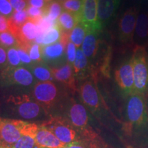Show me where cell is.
I'll use <instances>...</instances> for the list:
<instances>
[{"instance_id": "30", "label": "cell", "mask_w": 148, "mask_h": 148, "mask_svg": "<svg viewBox=\"0 0 148 148\" xmlns=\"http://www.w3.org/2000/svg\"><path fill=\"white\" fill-rule=\"evenodd\" d=\"M20 60L17 49L16 47L8 48L7 50V65L9 67H17Z\"/></svg>"}, {"instance_id": "7", "label": "cell", "mask_w": 148, "mask_h": 148, "mask_svg": "<svg viewBox=\"0 0 148 148\" xmlns=\"http://www.w3.org/2000/svg\"><path fill=\"white\" fill-rule=\"evenodd\" d=\"M114 79L123 94L126 97L134 92L132 56L123 61L114 71Z\"/></svg>"}, {"instance_id": "41", "label": "cell", "mask_w": 148, "mask_h": 148, "mask_svg": "<svg viewBox=\"0 0 148 148\" xmlns=\"http://www.w3.org/2000/svg\"><path fill=\"white\" fill-rule=\"evenodd\" d=\"M0 148H11V147H6V146L0 145Z\"/></svg>"}, {"instance_id": "39", "label": "cell", "mask_w": 148, "mask_h": 148, "mask_svg": "<svg viewBox=\"0 0 148 148\" xmlns=\"http://www.w3.org/2000/svg\"><path fill=\"white\" fill-rule=\"evenodd\" d=\"M46 3L44 0H29L28 1L29 5L38 8L40 9H43L45 6Z\"/></svg>"}, {"instance_id": "40", "label": "cell", "mask_w": 148, "mask_h": 148, "mask_svg": "<svg viewBox=\"0 0 148 148\" xmlns=\"http://www.w3.org/2000/svg\"><path fill=\"white\" fill-rule=\"evenodd\" d=\"M62 148H86L84 146H83L80 144H75V143H71L66 144Z\"/></svg>"}, {"instance_id": "44", "label": "cell", "mask_w": 148, "mask_h": 148, "mask_svg": "<svg viewBox=\"0 0 148 148\" xmlns=\"http://www.w3.org/2000/svg\"><path fill=\"white\" fill-rule=\"evenodd\" d=\"M25 1H27V3H28V1H29V0H25Z\"/></svg>"}, {"instance_id": "14", "label": "cell", "mask_w": 148, "mask_h": 148, "mask_svg": "<svg viewBox=\"0 0 148 148\" xmlns=\"http://www.w3.org/2000/svg\"><path fill=\"white\" fill-rule=\"evenodd\" d=\"M50 71L53 79L62 83L73 93L77 91L75 77L72 65L66 62L65 65L61 67H51Z\"/></svg>"}, {"instance_id": "27", "label": "cell", "mask_w": 148, "mask_h": 148, "mask_svg": "<svg viewBox=\"0 0 148 148\" xmlns=\"http://www.w3.org/2000/svg\"><path fill=\"white\" fill-rule=\"evenodd\" d=\"M18 45L17 40L12 33L9 31L0 32V47L8 49L10 47H16Z\"/></svg>"}, {"instance_id": "37", "label": "cell", "mask_w": 148, "mask_h": 148, "mask_svg": "<svg viewBox=\"0 0 148 148\" xmlns=\"http://www.w3.org/2000/svg\"><path fill=\"white\" fill-rule=\"evenodd\" d=\"M10 29L8 17L0 14V32H7Z\"/></svg>"}, {"instance_id": "4", "label": "cell", "mask_w": 148, "mask_h": 148, "mask_svg": "<svg viewBox=\"0 0 148 148\" xmlns=\"http://www.w3.org/2000/svg\"><path fill=\"white\" fill-rule=\"evenodd\" d=\"M8 101L12 105L18 115L24 119H38L47 111L34 99L27 95L10 96Z\"/></svg>"}, {"instance_id": "9", "label": "cell", "mask_w": 148, "mask_h": 148, "mask_svg": "<svg viewBox=\"0 0 148 148\" xmlns=\"http://www.w3.org/2000/svg\"><path fill=\"white\" fill-rule=\"evenodd\" d=\"M1 80L6 84H18L23 86H30L34 82L32 73L21 66H5L0 73Z\"/></svg>"}, {"instance_id": "21", "label": "cell", "mask_w": 148, "mask_h": 148, "mask_svg": "<svg viewBox=\"0 0 148 148\" xmlns=\"http://www.w3.org/2000/svg\"><path fill=\"white\" fill-rule=\"evenodd\" d=\"M135 35L140 41L146 40L148 38V12L138 13L136 19Z\"/></svg>"}, {"instance_id": "5", "label": "cell", "mask_w": 148, "mask_h": 148, "mask_svg": "<svg viewBox=\"0 0 148 148\" xmlns=\"http://www.w3.org/2000/svg\"><path fill=\"white\" fill-rule=\"evenodd\" d=\"M33 97L47 111L53 108L58 103L60 97L58 86L51 81L39 82L35 84Z\"/></svg>"}, {"instance_id": "36", "label": "cell", "mask_w": 148, "mask_h": 148, "mask_svg": "<svg viewBox=\"0 0 148 148\" xmlns=\"http://www.w3.org/2000/svg\"><path fill=\"white\" fill-rule=\"evenodd\" d=\"M16 48L17 49L18 53V56H19V58L21 62L25 64H32V60H31L29 55L28 54V51L20 47H16Z\"/></svg>"}, {"instance_id": "22", "label": "cell", "mask_w": 148, "mask_h": 148, "mask_svg": "<svg viewBox=\"0 0 148 148\" xmlns=\"http://www.w3.org/2000/svg\"><path fill=\"white\" fill-rule=\"evenodd\" d=\"M88 31V27L82 21H79L70 32L69 40L78 49L82 46Z\"/></svg>"}, {"instance_id": "26", "label": "cell", "mask_w": 148, "mask_h": 148, "mask_svg": "<svg viewBox=\"0 0 148 148\" xmlns=\"http://www.w3.org/2000/svg\"><path fill=\"white\" fill-rule=\"evenodd\" d=\"M60 3L65 11L82 16L83 0H66Z\"/></svg>"}, {"instance_id": "18", "label": "cell", "mask_w": 148, "mask_h": 148, "mask_svg": "<svg viewBox=\"0 0 148 148\" xmlns=\"http://www.w3.org/2000/svg\"><path fill=\"white\" fill-rule=\"evenodd\" d=\"M66 48L60 40L51 45L41 47L40 50L42 60L49 63H57L59 60L65 57L64 51Z\"/></svg>"}, {"instance_id": "25", "label": "cell", "mask_w": 148, "mask_h": 148, "mask_svg": "<svg viewBox=\"0 0 148 148\" xmlns=\"http://www.w3.org/2000/svg\"><path fill=\"white\" fill-rule=\"evenodd\" d=\"M60 36L61 30L58 25L56 24L55 27L49 29V30L45 32L43 36H42V40L40 46L43 47V46L51 45V44L58 42V40H60Z\"/></svg>"}, {"instance_id": "24", "label": "cell", "mask_w": 148, "mask_h": 148, "mask_svg": "<svg viewBox=\"0 0 148 148\" xmlns=\"http://www.w3.org/2000/svg\"><path fill=\"white\" fill-rule=\"evenodd\" d=\"M31 70L35 77L40 82L51 81L53 79L50 69H48L46 66H42L40 64L32 65Z\"/></svg>"}, {"instance_id": "23", "label": "cell", "mask_w": 148, "mask_h": 148, "mask_svg": "<svg viewBox=\"0 0 148 148\" xmlns=\"http://www.w3.org/2000/svg\"><path fill=\"white\" fill-rule=\"evenodd\" d=\"M62 5L60 1L58 0L50 1V2L46 3L45 6L44 7L43 16H47L53 21H57V19L60 16L62 13Z\"/></svg>"}, {"instance_id": "29", "label": "cell", "mask_w": 148, "mask_h": 148, "mask_svg": "<svg viewBox=\"0 0 148 148\" xmlns=\"http://www.w3.org/2000/svg\"><path fill=\"white\" fill-rule=\"evenodd\" d=\"M11 148H42L37 145L34 138L28 136H22L16 143L12 145Z\"/></svg>"}, {"instance_id": "17", "label": "cell", "mask_w": 148, "mask_h": 148, "mask_svg": "<svg viewBox=\"0 0 148 148\" xmlns=\"http://www.w3.org/2000/svg\"><path fill=\"white\" fill-rule=\"evenodd\" d=\"M99 32V31L88 29L82 45L81 46L82 51L88 58L89 62L95 60L99 52L101 44Z\"/></svg>"}, {"instance_id": "15", "label": "cell", "mask_w": 148, "mask_h": 148, "mask_svg": "<svg viewBox=\"0 0 148 148\" xmlns=\"http://www.w3.org/2000/svg\"><path fill=\"white\" fill-rule=\"evenodd\" d=\"M33 138L37 145L42 148H62L65 145L51 131L40 124L38 125Z\"/></svg>"}, {"instance_id": "33", "label": "cell", "mask_w": 148, "mask_h": 148, "mask_svg": "<svg viewBox=\"0 0 148 148\" xmlns=\"http://www.w3.org/2000/svg\"><path fill=\"white\" fill-rule=\"evenodd\" d=\"M14 11L8 0H0V14H2L6 17H10Z\"/></svg>"}, {"instance_id": "10", "label": "cell", "mask_w": 148, "mask_h": 148, "mask_svg": "<svg viewBox=\"0 0 148 148\" xmlns=\"http://www.w3.org/2000/svg\"><path fill=\"white\" fill-rule=\"evenodd\" d=\"M66 118L70 121L77 132L86 128L90 125L89 116L84 105L71 99L66 108Z\"/></svg>"}, {"instance_id": "8", "label": "cell", "mask_w": 148, "mask_h": 148, "mask_svg": "<svg viewBox=\"0 0 148 148\" xmlns=\"http://www.w3.org/2000/svg\"><path fill=\"white\" fill-rule=\"evenodd\" d=\"M79 94L83 103L92 113L97 114L100 112L102 99L93 81H84L79 87Z\"/></svg>"}, {"instance_id": "19", "label": "cell", "mask_w": 148, "mask_h": 148, "mask_svg": "<svg viewBox=\"0 0 148 148\" xmlns=\"http://www.w3.org/2000/svg\"><path fill=\"white\" fill-rule=\"evenodd\" d=\"M86 56L84 55L82 49H77L76 56L73 64V69L75 77L77 78H85L86 77V74L90 71L95 74V71L91 69V65Z\"/></svg>"}, {"instance_id": "6", "label": "cell", "mask_w": 148, "mask_h": 148, "mask_svg": "<svg viewBox=\"0 0 148 148\" xmlns=\"http://www.w3.org/2000/svg\"><path fill=\"white\" fill-rule=\"evenodd\" d=\"M138 15V9L132 6L125 10L119 18L118 32L120 42L125 45H132L134 43L136 19Z\"/></svg>"}, {"instance_id": "38", "label": "cell", "mask_w": 148, "mask_h": 148, "mask_svg": "<svg viewBox=\"0 0 148 148\" xmlns=\"http://www.w3.org/2000/svg\"><path fill=\"white\" fill-rule=\"evenodd\" d=\"M7 65V51L5 48L0 47V68L3 69Z\"/></svg>"}, {"instance_id": "16", "label": "cell", "mask_w": 148, "mask_h": 148, "mask_svg": "<svg viewBox=\"0 0 148 148\" xmlns=\"http://www.w3.org/2000/svg\"><path fill=\"white\" fill-rule=\"evenodd\" d=\"M120 3V0H98V21L103 28L115 14Z\"/></svg>"}, {"instance_id": "2", "label": "cell", "mask_w": 148, "mask_h": 148, "mask_svg": "<svg viewBox=\"0 0 148 148\" xmlns=\"http://www.w3.org/2000/svg\"><path fill=\"white\" fill-rule=\"evenodd\" d=\"M134 92L148 96V53L143 46H135L132 56Z\"/></svg>"}, {"instance_id": "13", "label": "cell", "mask_w": 148, "mask_h": 148, "mask_svg": "<svg viewBox=\"0 0 148 148\" xmlns=\"http://www.w3.org/2000/svg\"><path fill=\"white\" fill-rule=\"evenodd\" d=\"M98 0H83L82 21L90 30L100 31L102 29L98 21Z\"/></svg>"}, {"instance_id": "35", "label": "cell", "mask_w": 148, "mask_h": 148, "mask_svg": "<svg viewBox=\"0 0 148 148\" xmlns=\"http://www.w3.org/2000/svg\"><path fill=\"white\" fill-rule=\"evenodd\" d=\"M14 11L25 10L28 6V3L25 0H8Z\"/></svg>"}, {"instance_id": "12", "label": "cell", "mask_w": 148, "mask_h": 148, "mask_svg": "<svg viewBox=\"0 0 148 148\" xmlns=\"http://www.w3.org/2000/svg\"><path fill=\"white\" fill-rule=\"evenodd\" d=\"M22 136L14 119L0 116V145L10 147Z\"/></svg>"}, {"instance_id": "11", "label": "cell", "mask_w": 148, "mask_h": 148, "mask_svg": "<svg viewBox=\"0 0 148 148\" xmlns=\"http://www.w3.org/2000/svg\"><path fill=\"white\" fill-rule=\"evenodd\" d=\"M40 32H40L38 25L29 18L14 35L18 41L17 47L23 48L29 52L30 46L35 43L36 37Z\"/></svg>"}, {"instance_id": "28", "label": "cell", "mask_w": 148, "mask_h": 148, "mask_svg": "<svg viewBox=\"0 0 148 148\" xmlns=\"http://www.w3.org/2000/svg\"><path fill=\"white\" fill-rule=\"evenodd\" d=\"M112 56V51L110 47H107L102 58H101V64L99 66V69L103 76L106 77H110V60Z\"/></svg>"}, {"instance_id": "42", "label": "cell", "mask_w": 148, "mask_h": 148, "mask_svg": "<svg viewBox=\"0 0 148 148\" xmlns=\"http://www.w3.org/2000/svg\"><path fill=\"white\" fill-rule=\"evenodd\" d=\"M44 1H45L46 3H49L50 2V1H52V0H44Z\"/></svg>"}, {"instance_id": "1", "label": "cell", "mask_w": 148, "mask_h": 148, "mask_svg": "<svg viewBox=\"0 0 148 148\" xmlns=\"http://www.w3.org/2000/svg\"><path fill=\"white\" fill-rule=\"evenodd\" d=\"M126 121L124 131L131 134L133 130L145 128L148 124V112L145 97L137 93L128 96L125 107Z\"/></svg>"}, {"instance_id": "34", "label": "cell", "mask_w": 148, "mask_h": 148, "mask_svg": "<svg viewBox=\"0 0 148 148\" xmlns=\"http://www.w3.org/2000/svg\"><path fill=\"white\" fill-rule=\"evenodd\" d=\"M26 11L27 15L31 19H37V18L41 17L44 14L43 9L35 8V7L31 6V5L27 6Z\"/></svg>"}, {"instance_id": "43", "label": "cell", "mask_w": 148, "mask_h": 148, "mask_svg": "<svg viewBox=\"0 0 148 148\" xmlns=\"http://www.w3.org/2000/svg\"><path fill=\"white\" fill-rule=\"evenodd\" d=\"M58 1H60V2H62V1H66V0H58Z\"/></svg>"}, {"instance_id": "20", "label": "cell", "mask_w": 148, "mask_h": 148, "mask_svg": "<svg viewBox=\"0 0 148 148\" xmlns=\"http://www.w3.org/2000/svg\"><path fill=\"white\" fill-rule=\"evenodd\" d=\"M79 21H82V16L64 10L57 19V25L61 32L70 34Z\"/></svg>"}, {"instance_id": "32", "label": "cell", "mask_w": 148, "mask_h": 148, "mask_svg": "<svg viewBox=\"0 0 148 148\" xmlns=\"http://www.w3.org/2000/svg\"><path fill=\"white\" fill-rule=\"evenodd\" d=\"M76 47L74 45L73 42L69 41L68 42L67 46L66 48V59H67V63L71 65H73L74 60H75V56H76Z\"/></svg>"}, {"instance_id": "31", "label": "cell", "mask_w": 148, "mask_h": 148, "mask_svg": "<svg viewBox=\"0 0 148 148\" xmlns=\"http://www.w3.org/2000/svg\"><path fill=\"white\" fill-rule=\"evenodd\" d=\"M40 48L41 47L40 45L37 43H33L29 49V55L31 60L36 63H40L42 61Z\"/></svg>"}, {"instance_id": "3", "label": "cell", "mask_w": 148, "mask_h": 148, "mask_svg": "<svg viewBox=\"0 0 148 148\" xmlns=\"http://www.w3.org/2000/svg\"><path fill=\"white\" fill-rule=\"evenodd\" d=\"M40 125L51 131L65 145L71 143L80 144V138L77 131L66 117L60 116H51Z\"/></svg>"}]
</instances>
